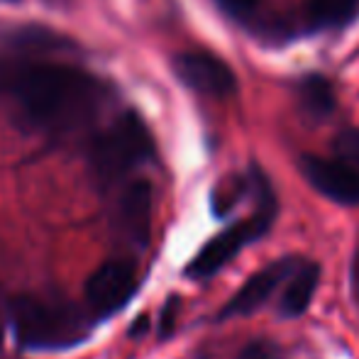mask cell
<instances>
[{"label":"cell","instance_id":"6da1fadb","mask_svg":"<svg viewBox=\"0 0 359 359\" xmlns=\"http://www.w3.org/2000/svg\"><path fill=\"white\" fill-rule=\"evenodd\" d=\"M0 95L15 105L25 123L67 130L88 118L98 103V83L59 64H0Z\"/></svg>","mask_w":359,"mask_h":359},{"label":"cell","instance_id":"7a4b0ae2","mask_svg":"<svg viewBox=\"0 0 359 359\" xmlns=\"http://www.w3.org/2000/svg\"><path fill=\"white\" fill-rule=\"evenodd\" d=\"M13 323L18 337L27 347H67L81 340V316L64 303L39 298H18L13 303Z\"/></svg>","mask_w":359,"mask_h":359},{"label":"cell","instance_id":"3957f363","mask_svg":"<svg viewBox=\"0 0 359 359\" xmlns=\"http://www.w3.org/2000/svg\"><path fill=\"white\" fill-rule=\"evenodd\" d=\"M151 151L149 135L135 115H123L95 137L90 159L103 181H113L137 166Z\"/></svg>","mask_w":359,"mask_h":359},{"label":"cell","instance_id":"277c9868","mask_svg":"<svg viewBox=\"0 0 359 359\" xmlns=\"http://www.w3.org/2000/svg\"><path fill=\"white\" fill-rule=\"evenodd\" d=\"M137 288V274L135 266L128 262L110 259L100 269L93 271V276L86 284V301L95 318H108L128 306Z\"/></svg>","mask_w":359,"mask_h":359},{"label":"cell","instance_id":"5b68a950","mask_svg":"<svg viewBox=\"0 0 359 359\" xmlns=\"http://www.w3.org/2000/svg\"><path fill=\"white\" fill-rule=\"evenodd\" d=\"M269 220H271V213L262 210V213H257L252 220L240 222V225H232V227H227L225 232L215 235L213 240L196 255V259L191 262L189 274L196 276V279H203V276L215 274V271L222 269V266H225L227 262L247 245V242L259 237L262 232L269 227Z\"/></svg>","mask_w":359,"mask_h":359},{"label":"cell","instance_id":"8992f818","mask_svg":"<svg viewBox=\"0 0 359 359\" xmlns=\"http://www.w3.org/2000/svg\"><path fill=\"white\" fill-rule=\"evenodd\" d=\"M303 176L308 184L330 201L342 205L359 203V171L342 164L340 159H323V156H303Z\"/></svg>","mask_w":359,"mask_h":359},{"label":"cell","instance_id":"52a82bcc","mask_svg":"<svg viewBox=\"0 0 359 359\" xmlns=\"http://www.w3.org/2000/svg\"><path fill=\"white\" fill-rule=\"evenodd\" d=\"M174 72L189 88L205 95H230L237 86L230 67L210 54H181L174 59Z\"/></svg>","mask_w":359,"mask_h":359},{"label":"cell","instance_id":"ba28073f","mask_svg":"<svg viewBox=\"0 0 359 359\" xmlns=\"http://www.w3.org/2000/svg\"><path fill=\"white\" fill-rule=\"evenodd\" d=\"M293 266L296 264H293L291 259H279V262H274V264L264 266L262 271H257V274L230 298V303L222 308L220 318H237V316H250V313H255L257 308L269 301L271 293L276 291V286L284 279H288Z\"/></svg>","mask_w":359,"mask_h":359},{"label":"cell","instance_id":"9c48e42d","mask_svg":"<svg viewBox=\"0 0 359 359\" xmlns=\"http://www.w3.org/2000/svg\"><path fill=\"white\" fill-rule=\"evenodd\" d=\"M151 220V186L147 181H135L125 189L120 198V227L135 242H147Z\"/></svg>","mask_w":359,"mask_h":359},{"label":"cell","instance_id":"30bf717a","mask_svg":"<svg viewBox=\"0 0 359 359\" xmlns=\"http://www.w3.org/2000/svg\"><path fill=\"white\" fill-rule=\"evenodd\" d=\"M318 279H320V266L313 262L293 266V271L288 274V284L281 293V313L286 318H298L308 311L318 288Z\"/></svg>","mask_w":359,"mask_h":359},{"label":"cell","instance_id":"8fae6325","mask_svg":"<svg viewBox=\"0 0 359 359\" xmlns=\"http://www.w3.org/2000/svg\"><path fill=\"white\" fill-rule=\"evenodd\" d=\"M359 0H308L306 13L316 27H342L355 18Z\"/></svg>","mask_w":359,"mask_h":359},{"label":"cell","instance_id":"7c38bea8","mask_svg":"<svg viewBox=\"0 0 359 359\" xmlns=\"http://www.w3.org/2000/svg\"><path fill=\"white\" fill-rule=\"evenodd\" d=\"M301 103L306 113L316 115V118H325L330 115L332 105H335V95L332 88L323 76H308L301 86Z\"/></svg>","mask_w":359,"mask_h":359},{"label":"cell","instance_id":"4fadbf2b","mask_svg":"<svg viewBox=\"0 0 359 359\" xmlns=\"http://www.w3.org/2000/svg\"><path fill=\"white\" fill-rule=\"evenodd\" d=\"M335 149L340 154V161L359 171V130H347L337 137Z\"/></svg>","mask_w":359,"mask_h":359},{"label":"cell","instance_id":"5bb4252c","mask_svg":"<svg viewBox=\"0 0 359 359\" xmlns=\"http://www.w3.org/2000/svg\"><path fill=\"white\" fill-rule=\"evenodd\" d=\"M240 359H281V355L269 340H255L242 350Z\"/></svg>","mask_w":359,"mask_h":359},{"label":"cell","instance_id":"9a60e30c","mask_svg":"<svg viewBox=\"0 0 359 359\" xmlns=\"http://www.w3.org/2000/svg\"><path fill=\"white\" fill-rule=\"evenodd\" d=\"M215 3L220 5L227 15H232V18H247V15L255 10L257 0H215Z\"/></svg>","mask_w":359,"mask_h":359}]
</instances>
